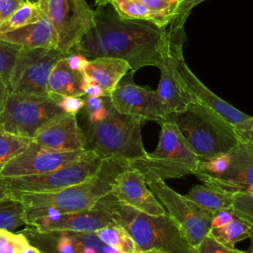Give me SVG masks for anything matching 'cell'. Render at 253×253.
Listing matches in <instances>:
<instances>
[{
    "instance_id": "4dcf8cb0",
    "label": "cell",
    "mask_w": 253,
    "mask_h": 253,
    "mask_svg": "<svg viewBox=\"0 0 253 253\" xmlns=\"http://www.w3.org/2000/svg\"><path fill=\"white\" fill-rule=\"evenodd\" d=\"M75 242V253H120L104 243L95 233L69 232Z\"/></svg>"
},
{
    "instance_id": "ab89813d",
    "label": "cell",
    "mask_w": 253,
    "mask_h": 253,
    "mask_svg": "<svg viewBox=\"0 0 253 253\" xmlns=\"http://www.w3.org/2000/svg\"><path fill=\"white\" fill-rule=\"evenodd\" d=\"M56 247L59 253H75V242L69 232H60Z\"/></svg>"
},
{
    "instance_id": "ac0fdd59",
    "label": "cell",
    "mask_w": 253,
    "mask_h": 253,
    "mask_svg": "<svg viewBox=\"0 0 253 253\" xmlns=\"http://www.w3.org/2000/svg\"><path fill=\"white\" fill-rule=\"evenodd\" d=\"M33 141L58 151H76L86 147L84 130L79 126L76 116L68 114L43 126L34 136Z\"/></svg>"
},
{
    "instance_id": "7402d4cb",
    "label": "cell",
    "mask_w": 253,
    "mask_h": 253,
    "mask_svg": "<svg viewBox=\"0 0 253 253\" xmlns=\"http://www.w3.org/2000/svg\"><path fill=\"white\" fill-rule=\"evenodd\" d=\"M159 70L160 80L156 93L163 103L168 115L183 111L191 102H193V100L184 93L174 77L169 55V46L168 54Z\"/></svg>"
},
{
    "instance_id": "f1b7e54d",
    "label": "cell",
    "mask_w": 253,
    "mask_h": 253,
    "mask_svg": "<svg viewBox=\"0 0 253 253\" xmlns=\"http://www.w3.org/2000/svg\"><path fill=\"white\" fill-rule=\"evenodd\" d=\"M33 139L5 131L0 127V171L16 155L22 152Z\"/></svg>"
},
{
    "instance_id": "8fae6325",
    "label": "cell",
    "mask_w": 253,
    "mask_h": 253,
    "mask_svg": "<svg viewBox=\"0 0 253 253\" xmlns=\"http://www.w3.org/2000/svg\"><path fill=\"white\" fill-rule=\"evenodd\" d=\"M147 186L159 199L166 213L178 225L187 241L197 248L209 234L214 214L177 193L164 181L150 183Z\"/></svg>"
},
{
    "instance_id": "277c9868",
    "label": "cell",
    "mask_w": 253,
    "mask_h": 253,
    "mask_svg": "<svg viewBox=\"0 0 253 253\" xmlns=\"http://www.w3.org/2000/svg\"><path fill=\"white\" fill-rule=\"evenodd\" d=\"M133 210L122 204L112 192L87 211L60 212L51 208H26V218L27 226L38 233L56 231L94 233L109 225L122 226Z\"/></svg>"
},
{
    "instance_id": "60d3db41",
    "label": "cell",
    "mask_w": 253,
    "mask_h": 253,
    "mask_svg": "<svg viewBox=\"0 0 253 253\" xmlns=\"http://www.w3.org/2000/svg\"><path fill=\"white\" fill-rule=\"evenodd\" d=\"M234 213L232 210H225V211H217L211 220V228H218L226 225L229 223L233 218H234Z\"/></svg>"
},
{
    "instance_id": "1f68e13d",
    "label": "cell",
    "mask_w": 253,
    "mask_h": 253,
    "mask_svg": "<svg viewBox=\"0 0 253 253\" xmlns=\"http://www.w3.org/2000/svg\"><path fill=\"white\" fill-rule=\"evenodd\" d=\"M111 101L109 97L84 96L83 111L86 114L88 126L104 121L110 112Z\"/></svg>"
},
{
    "instance_id": "cb8c5ba5",
    "label": "cell",
    "mask_w": 253,
    "mask_h": 253,
    "mask_svg": "<svg viewBox=\"0 0 253 253\" xmlns=\"http://www.w3.org/2000/svg\"><path fill=\"white\" fill-rule=\"evenodd\" d=\"M209 234L222 245L234 248L235 243L253 236V226L247 221L234 216L226 225L218 228H211Z\"/></svg>"
},
{
    "instance_id": "7bdbcfd3",
    "label": "cell",
    "mask_w": 253,
    "mask_h": 253,
    "mask_svg": "<svg viewBox=\"0 0 253 253\" xmlns=\"http://www.w3.org/2000/svg\"><path fill=\"white\" fill-rule=\"evenodd\" d=\"M236 131L241 141L253 143V117L246 121Z\"/></svg>"
},
{
    "instance_id": "d6986e66",
    "label": "cell",
    "mask_w": 253,
    "mask_h": 253,
    "mask_svg": "<svg viewBox=\"0 0 253 253\" xmlns=\"http://www.w3.org/2000/svg\"><path fill=\"white\" fill-rule=\"evenodd\" d=\"M0 41L19 45L22 48H57V37L46 16L37 23L0 33Z\"/></svg>"
},
{
    "instance_id": "52a82bcc",
    "label": "cell",
    "mask_w": 253,
    "mask_h": 253,
    "mask_svg": "<svg viewBox=\"0 0 253 253\" xmlns=\"http://www.w3.org/2000/svg\"><path fill=\"white\" fill-rule=\"evenodd\" d=\"M185 41V28L170 29L168 31L170 61L178 85L193 101L212 109L234 126L236 129L239 128L251 116L218 97L195 75L184 58L183 44Z\"/></svg>"
},
{
    "instance_id": "603a6c76",
    "label": "cell",
    "mask_w": 253,
    "mask_h": 253,
    "mask_svg": "<svg viewBox=\"0 0 253 253\" xmlns=\"http://www.w3.org/2000/svg\"><path fill=\"white\" fill-rule=\"evenodd\" d=\"M185 197L202 209L215 214L217 211L231 210L234 193L210 185H196Z\"/></svg>"
},
{
    "instance_id": "f546056e",
    "label": "cell",
    "mask_w": 253,
    "mask_h": 253,
    "mask_svg": "<svg viewBox=\"0 0 253 253\" xmlns=\"http://www.w3.org/2000/svg\"><path fill=\"white\" fill-rule=\"evenodd\" d=\"M154 16L156 24L166 29L174 20L182 0H139Z\"/></svg>"
},
{
    "instance_id": "b9f144b4",
    "label": "cell",
    "mask_w": 253,
    "mask_h": 253,
    "mask_svg": "<svg viewBox=\"0 0 253 253\" xmlns=\"http://www.w3.org/2000/svg\"><path fill=\"white\" fill-rule=\"evenodd\" d=\"M66 59H67L68 65L71 69L80 71V72H84V70L88 64V61H89L83 55L74 53V52H70L69 55L66 57Z\"/></svg>"
},
{
    "instance_id": "d590c367",
    "label": "cell",
    "mask_w": 253,
    "mask_h": 253,
    "mask_svg": "<svg viewBox=\"0 0 253 253\" xmlns=\"http://www.w3.org/2000/svg\"><path fill=\"white\" fill-rule=\"evenodd\" d=\"M205 0H182L177 10L174 20L170 24V29L184 28L185 23L192 10Z\"/></svg>"
},
{
    "instance_id": "8992f818",
    "label": "cell",
    "mask_w": 253,
    "mask_h": 253,
    "mask_svg": "<svg viewBox=\"0 0 253 253\" xmlns=\"http://www.w3.org/2000/svg\"><path fill=\"white\" fill-rule=\"evenodd\" d=\"M156 148L143 158L129 161V166L144 177L146 184L195 175L200 159L191 149L177 126L166 120L160 124Z\"/></svg>"
},
{
    "instance_id": "44dd1931",
    "label": "cell",
    "mask_w": 253,
    "mask_h": 253,
    "mask_svg": "<svg viewBox=\"0 0 253 253\" xmlns=\"http://www.w3.org/2000/svg\"><path fill=\"white\" fill-rule=\"evenodd\" d=\"M47 94L56 103L61 97H84V73L71 69L66 58L60 59L50 73Z\"/></svg>"
},
{
    "instance_id": "e575fe53",
    "label": "cell",
    "mask_w": 253,
    "mask_h": 253,
    "mask_svg": "<svg viewBox=\"0 0 253 253\" xmlns=\"http://www.w3.org/2000/svg\"><path fill=\"white\" fill-rule=\"evenodd\" d=\"M29 245L23 234L0 229V253H21Z\"/></svg>"
},
{
    "instance_id": "816d5d0a",
    "label": "cell",
    "mask_w": 253,
    "mask_h": 253,
    "mask_svg": "<svg viewBox=\"0 0 253 253\" xmlns=\"http://www.w3.org/2000/svg\"><path fill=\"white\" fill-rule=\"evenodd\" d=\"M100 1H104V0H96V2H100Z\"/></svg>"
},
{
    "instance_id": "836d02e7",
    "label": "cell",
    "mask_w": 253,
    "mask_h": 253,
    "mask_svg": "<svg viewBox=\"0 0 253 253\" xmlns=\"http://www.w3.org/2000/svg\"><path fill=\"white\" fill-rule=\"evenodd\" d=\"M21 49L22 47L19 45L0 41V77L9 81V76Z\"/></svg>"
},
{
    "instance_id": "4316f807",
    "label": "cell",
    "mask_w": 253,
    "mask_h": 253,
    "mask_svg": "<svg viewBox=\"0 0 253 253\" xmlns=\"http://www.w3.org/2000/svg\"><path fill=\"white\" fill-rule=\"evenodd\" d=\"M27 225L26 207L16 199L0 201V229L13 230Z\"/></svg>"
},
{
    "instance_id": "7dc6e473",
    "label": "cell",
    "mask_w": 253,
    "mask_h": 253,
    "mask_svg": "<svg viewBox=\"0 0 253 253\" xmlns=\"http://www.w3.org/2000/svg\"><path fill=\"white\" fill-rule=\"evenodd\" d=\"M21 253H42L39 249H37L36 247H34V246H32V245H27L24 249H23V251L21 252Z\"/></svg>"
},
{
    "instance_id": "5b68a950",
    "label": "cell",
    "mask_w": 253,
    "mask_h": 253,
    "mask_svg": "<svg viewBox=\"0 0 253 253\" xmlns=\"http://www.w3.org/2000/svg\"><path fill=\"white\" fill-rule=\"evenodd\" d=\"M146 121L118 112L111 103L108 117L95 125L88 126L85 133V149L95 152L102 160L119 158L127 161L147 155L141 128Z\"/></svg>"
},
{
    "instance_id": "484cf974",
    "label": "cell",
    "mask_w": 253,
    "mask_h": 253,
    "mask_svg": "<svg viewBox=\"0 0 253 253\" xmlns=\"http://www.w3.org/2000/svg\"><path fill=\"white\" fill-rule=\"evenodd\" d=\"M45 17L38 3L25 2L5 22L0 24V33L10 32L37 23Z\"/></svg>"
},
{
    "instance_id": "74e56055",
    "label": "cell",
    "mask_w": 253,
    "mask_h": 253,
    "mask_svg": "<svg viewBox=\"0 0 253 253\" xmlns=\"http://www.w3.org/2000/svg\"><path fill=\"white\" fill-rule=\"evenodd\" d=\"M57 104L66 114L76 116L84 107V98H82V97H61L57 101Z\"/></svg>"
},
{
    "instance_id": "9a60e30c",
    "label": "cell",
    "mask_w": 253,
    "mask_h": 253,
    "mask_svg": "<svg viewBox=\"0 0 253 253\" xmlns=\"http://www.w3.org/2000/svg\"><path fill=\"white\" fill-rule=\"evenodd\" d=\"M109 98L118 112L138 117L144 121L161 124L169 116L156 91L138 86L132 81L123 79Z\"/></svg>"
},
{
    "instance_id": "bcb514c9",
    "label": "cell",
    "mask_w": 253,
    "mask_h": 253,
    "mask_svg": "<svg viewBox=\"0 0 253 253\" xmlns=\"http://www.w3.org/2000/svg\"><path fill=\"white\" fill-rule=\"evenodd\" d=\"M7 199H14V195L9 190L5 179L3 177H0V201Z\"/></svg>"
},
{
    "instance_id": "9c48e42d",
    "label": "cell",
    "mask_w": 253,
    "mask_h": 253,
    "mask_svg": "<svg viewBox=\"0 0 253 253\" xmlns=\"http://www.w3.org/2000/svg\"><path fill=\"white\" fill-rule=\"evenodd\" d=\"M122 227L129 233L139 251L156 249L163 253H198L167 213L152 216L134 210Z\"/></svg>"
},
{
    "instance_id": "ee69618b",
    "label": "cell",
    "mask_w": 253,
    "mask_h": 253,
    "mask_svg": "<svg viewBox=\"0 0 253 253\" xmlns=\"http://www.w3.org/2000/svg\"><path fill=\"white\" fill-rule=\"evenodd\" d=\"M9 93H10V89H9L8 80L0 77V117L5 108V104H6Z\"/></svg>"
},
{
    "instance_id": "8d00e7d4",
    "label": "cell",
    "mask_w": 253,
    "mask_h": 253,
    "mask_svg": "<svg viewBox=\"0 0 253 253\" xmlns=\"http://www.w3.org/2000/svg\"><path fill=\"white\" fill-rule=\"evenodd\" d=\"M198 253H246L235 248H229L217 242L212 236L208 234L197 247Z\"/></svg>"
},
{
    "instance_id": "f6af8a7d",
    "label": "cell",
    "mask_w": 253,
    "mask_h": 253,
    "mask_svg": "<svg viewBox=\"0 0 253 253\" xmlns=\"http://www.w3.org/2000/svg\"><path fill=\"white\" fill-rule=\"evenodd\" d=\"M85 96L105 97V93L99 85H97L95 83H90L85 88Z\"/></svg>"
},
{
    "instance_id": "2e32d148",
    "label": "cell",
    "mask_w": 253,
    "mask_h": 253,
    "mask_svg": "<svg viewBox=\"0 0 253 253\" xmlns=\"http://www.w3.org/2000/svg\"><path fill=\"white\" fill-rule=\"evenodd\" d=\"M206 185L236 193L253 194V144L240 141L229 152L227 168L220 174L209 176L196 174Z\"/></svg>"
},
{
    "instance_id": "ffe728a7",
    "label": "cell",
    "mask_w": 253,
    "mask_h": 253,
    "mask_svg": "<svg viewBox=\"0 0 253 253\" xmlns=\"http://www.w3.org/2000/svg\"><path fill=\"white\" fill-rule=\"evenodd\" d=\"M128 71H130V66L125 60L98 57L88 61L83 73L102 88L105 97H110Z\"/></svg>"
},
{
    "instance_id": "5bb4252c",
    "label": "cell",
    "mask_w": 253,
    "mask_h": 253,
    "mask_svg": "<svg viewBox=\"0 0 253 253\" xmlns=\"http://www.w3.org/2000/svg\"><path fill=\"white\" fill-rule=\"evenodd\" d=\"M90 153L88 149L58 151L42 147L33 140L0 171V177H21L49 173L74 163Z\"/></svg>"
},
{
    "instance_id": "f5cc1de1",
    "label": "cell",
    "mask_w": 253,
    "mask_h": 253,
    "mask_svg": "<svg viewBox=\"0 0 253 253\" xmlns=\"http://www.w3.org/2000/svg\"><path fill=\"white\" fill-rule=\"evenodd\" d=\"M251 144H253V143H251Z\"/></svg>"
},
{
    "instance_id": "ba28073f",
    "label": "cell",
    "mask_w": 253,
    "mask_h": 253,
    "mask_svg": "<svg viewBox=\"0 0 253 253\" xmlns=\"http://www.w3.org/2000/svg\"><path fill=\"white\" fill-rule=\"evenodd\" d=\"M66 113L48 95L10 92L0 117L5 131L33 139L43 126Z\"/></svg>"
},
{
    "instance_id": "e0dca14e",
    "label": "cell",
    "mask_w": 253,
    "mask_h": 253,
    "mask_svg": "<svg viewBox=\"0 0 253 253\" xmlns=\"http://www.w3.org/2000/svg\"><path fill=\"white\" fill-rule=\"evenodd\" d=\"M114 195L124 205L147 215L159 216L166 211L148 188L146 181L137 170L128 168L116 179Z\"/></svg>"
},
{
    "instance_id": "f35d334b",
    "label": "cell",
    "mask_w": 253,
    "mask_h": 253,
    "mask_svg": "<svg viewBox=\"0 0 253 253\" xmlns=\"http://www.w3.org/2000/svg\"><path fill=\"white\" fill-rule=\"evenodd\" d=\"M26 0H0V24L16 12Z\"/></svg>"
},
{
    "instance_id": "83f0119b",
    "label": "cell",
    "mask_w": 253,
    "mask_h": 253,
    "mask_svg": "<svg viewBox=\"0 0 253 253\" xmlns=\"http://www.w3.org/2000/svg\"><path fill=\"white\" fill-rule=\"evenodd\" d=\"M110 3L123 19L147 21L157 26L154 16L139 0H110Z\"/></svg>"
},
{
    "instance_id": "681fc988",
    "label": "cell",
    "mask_w": 253,
    "mask_h": 253,
    "mask_svg": "<svg viewBox=\"0 0 253 253\" xmlns=\"http://www.w3.org/2000/svg\"><path fill=\"white\" fill-rule=\"evenodd\" d=\"M246 253H253V236L251 237L250 246H249V248H248V250H247V252H246Z\"/></svg>"
},
{
    "instance_id": "7c38bea8",
    "label": "cell",
    "mask_w": 253,
    "mask_h": 253,
    "mask_svg": "<svg viewBox=\"0 0 253 253\" xmlns=\"http://www.w3.org/2000/svg\"><path fill=\"white\" fill-rule=\"evenodd\" d=\"M40 8L50 21L57 48L70 52L93 25L94 10L87 0H41Z\"/></svg>"
},
{
    "instance_id": "3957f363",
    "label": "cell",
    "mask_w": 253,
    "mask_h": 253,
    "mask_svg": "<svg viewBox=\"0 0 253 253\" xmlns=\"http://www.w3.org/2000/svg\"><path fill=\"white\" fill-rule=\"evenodd\" d=\"M167 120L177 126L200 162L226 154L241 141L234 126L195 101L183 111L170 114Z\"/></svg>"
},
{
    "instance_id": "4fadbf2b",
    "label": "cell",
    "mask_w": 253,
    "mask_h": 253,
    "mask_svg": "<svg viewBox=\"0 0 253 253\" xmlns=\"http://www.w3.org/2000/svg\"><path fill=\"white\" fill-rule=\"evenodd\" d=\"M101 163L102 159L90 150L84 158L49 173L4 179L11 192H56L86 181L98 171Z\"/></svg>"
},
{
    "instance_id": "7a4b0ae2",
    "label": "cell",
    "mask_w": 253,
    "mask_h": 253,
    "mask_svg": "<svg viewBox=\"0 0 253 253\" xmlns=\"http://www.w3.org/2000/svg\"><path fill=\"white\" fill-rule=\"evenodd\" d=\"M130 168L129 161L119 158L103 159L98 171L86 181L56 192H12L14 199L26 208H51L60 212L92 209L99 200L113 192L117 177Z\"/></svg>"
},
{
    "instance_id": "d4e9b609",
    "label": "cell",
    "mask_w": 253,
    "mask_h": 253,
    "mask_svg": "<svg viewBox=\"0 0 253 253\" xmlns=\"http://www.w3.org/2000/svg\"><path fill=\"white\" fill-rule=\"evenodd\" d=\"M104 243L115 248L120 253H137L138 247L129 233L121 225L114 224L94 232Z\"/></svg>"
},
{
    "instance_id": "d6a6232c",
    "label": "cell",
    "mask_w": 253,
    "mask_h": 253,
    "mask_svg": "<svg viewBox=\"0 0 253 253\" xmlns=\"http://www.w3.org/2000/svg\"><path fill=\"white\" fill-rule=\"evenodd\" d=\"M231 210L235 216L253 226V194L247 192L234 193Z\"/></svg>"
},
{
    "instance_id": "6da1fadb",
    "label": "cell",
    "mask_w": 253,
    "mask_h": 253,
    "mask_svg": "<svg viewBox=\"0 0 253 253\" xmlns=\"http://www.w3.org/2000/svg\"><path fill=\"white\" fill-rule=\"evenodd\" d=\"M96 3L92 27L70 52L88 60L119 58L132 73L145 66L160 68L168 54V31L147 21L121 18L110 0Z\"/></svg>"
},
{
    "instance_id": "c3c4849f",
    "label": "cell",
    "mask_w": 253,
    "mask_h": 253,
    "mask_svg": "<svg viewBox=\"0 0 253 253\" xmlns=\"http://www.w3.org/2000/svg\"><path fill=\"white\" fill-rule=\"evenodd\" d=\"M137 253H163V252L156 250V249H151V250H146V251H139Z\"/></svg>"
},
{
    "instance_id": "30bf717a",
    "label": "cell",
    "mask_w": 253,
    "mask_h": 253,
    "mask_svg": "<svg viewBox=\"0 0 253 253\" xmlns=\"http://www.w3.org/2000/svg\"><path fill=\"white\" fill-rule=\"evenodd\" d=\"M69 53L59 48H22L9 76L10 92L47 96L48 80L53 67Z\"/></svg>"
},
{
    "instance_id": "f907efd6",
    "label": "cell",
    "mask_w": 253,
    "mask_h": 253,
    "mask_svg": "<svg viewBox=\"0 0 253 253\" xmlns=\"http://www.w3.org/2000/svg\"><path fill=\"white\" fill-rule=\"evenodd\" d=\"M27 2H31V3H38V2H40L41 0H26Z\"/></svg>"
}]
</instances>
